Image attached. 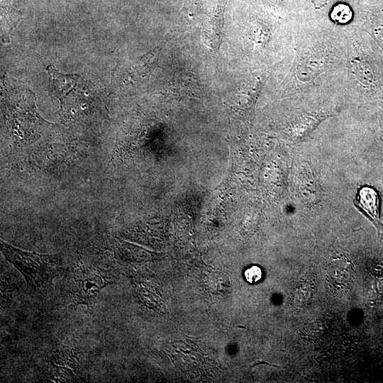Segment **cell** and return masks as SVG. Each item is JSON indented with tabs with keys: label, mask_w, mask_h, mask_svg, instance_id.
<instances>
[{
	"label": "cell",
	"mask_w": 383,
	"mask_h": 383,
	"mask_svg": "<svg viewBox=\"0 0 383 383\" xmlns=\"http://www.w3.org/2000/svg\"><path fill=\"white\" fill-rule=\"evenodd\" d=\"M353 204L373 224L378 233H383V223L379 219V197L374 188L365 186L359 189Z\"/></svg>",
	"instance_id": "3957f363"
},
{
	"label": "cell",
	"mask_w": 383,
	"mask_h": 383,
	"mask_svg": "<svg viewBox=\"0 0 383 383\" xmlns=\"http://www.w3.org/2000/svg\"><path fill=\"white\" fill-rule=\"evenodd\" d=\"M167 41V40L144 55L131 67L129 72L131 80L139 82L148 77L155 67L160 52Z\"/></svg>",
	"instance_id": "5b68a950"
},
{
	"label": "cell",
	"mask_w": 383,
	"mask_h": 383,
	"mask_svg": "<svg viewBox=\"0 0 383 383\" xmlns=\"http://www.w3.org/2000/svg\"><path fill=\"white\" fill-rule=\"evenodd\" d=\"M245 277L248 282L255 283L261 279L262 270L257 266H252L245 270Z\"/></svg>",
	"instance_id": "52a82bcc"
},
{
	"label": "cell",
	"mask_w": 383,
	"mask_h": 383,
	"mask_svg": "<svg viewBox=\"0 0 383 383\" xmlns=\"http://www.w3.org/2000/svg\"><path fill=\"white\" fill-rule=\"evenodd\" d=\"M353 10L349 5L344 3H339L333 6L330 17L336 23H347L353 18Z\"/></svg>",
	"instance_id": "8992f818"
},
{
	"label": "cell",
	"mask_w": 383,
	"mask_h": 383,
	"mask_svg": "<svg viewBox=\"0 0 383 383\" xmlns=\"http://www.w3.org/2000/svg\"><path fill=\"white\" fill-rule=\"evenodd\" d=\"M1 250L24 277L34 290L45 289L51 283L60 267L58 255H44L24 251L1 240Z\"/></svg>",
	"instance_id": "6da1fadb"
},
{
	"label": "cell",
	"mask_w": 383,
	"mask_h": 383,
	"mask_svg": "<svg viewBox=\"0 0 383 383\" xmlns=\"http://www.w3.org/2000/svg\"><path fill=\"white\" fill-rule=\"evenodd\" d=\"M107 271L78 265L73 272V294L78 303L88 304L101 290L111 283Z\"/></svg>",
	"instance_id": "7a4b0ae2"
},
{
	"label": "cell",
	"mask_w": 383,
	"mask_h": 383,
	"mask_svg": "<svg viewBox=\"0 0 383 383\" xmlns=\"http://www.w3.org/2000/svg\"><path fill=\"white\" fill-rule=\"evenodd\" d=\"M165 89L177 96H193L200 92L202 85L195 74L179 72L169 81Z\"/></svg>",
	"instance_id": "277c9868"
},
{
	"label": "cell",
	"mask_w": 383,
	"mask_h": 383,
	"mask_svg": "<svg viewBox=\"0 0 383 383\" xmlns=\"http://www.w3.org/2000/svg\"><path fill=\"white\" fill-rule=\"evenodd\" d=\"M326 1V0H316V6H320L323 5V2Z\"/></svg>",
	"instance_id": "ba28073f"
}]
</instances>
